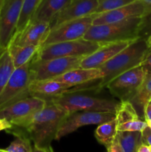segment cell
<instances>
[{"label":"cell","mask_w":151,"mask_h":152,"mask_svg":"<svg viewBox=\"0 0 151 152\" xmlns=\"http://www.w3.org/2000/svg\"><path fill=\"white\" fill-rule=\"evenodd\" d=\"M68 113L47 100L45 106L32 115L12 123V126L25 132L34 145L41 148L51 147L56 134Z\"/></svg>","instance_id":"6da1fadb"},{"label":"cell","mask_w":151,"mask_h":152,"mask_svg":"<svg viewBox=\"0 0 151 152\" xmlns=\"http://www.w3.org/2000/svg\"><path fill=\"white\" fill-rule=\"evenodd\" d=\"M150 49L147 39L141 37L99 67L104 76L98 83L97 90L101 91L106 88L111 80L122 73L140 65Z\"/></svg>","instance_id":"7a4b0ae2"},{"label":"cell","mask_w":151,"mask_h":152,"mask_svg":"<svg viewBox=\"0 0 151 152\" xmlns=\"http://www.w3.org/2000/svg\"><path fill=\"white\" fill-rule=\"evenodd\" d=\"M144 17H134L113 23L92 25L83 39L100 43L136 40L144 26Z\"/></svg>","instance_id":"3957f363"},{"label":"cell","mask_w":151,"mask_h":152,"mask_svg":"<svg viewBox=\"0 0 151 152\" xmlns=\"http://www.w3.org/2000/svg\"><path fill=\"white\" fill-rule=\"evenodd\" d=\"M47 100L51 102L59 109L68 114L76 111H105L115 113L120 104V102H117L116 100L95 97L76 92L64 94Z\"/></svg>","instance_id":"277c9868"},{"label":"cell","mask_w":151,"mask_h":152,"mask_svg":"<svg viewBox=\"0 0 151 152\" xmlns=\"http://www.w3.org/2000/svg\"><path fill=\"white\" fill-rule=\"evenodd\" d=\"M102 43L79 39L42 45L35 56L36 60H46L59 57L86 56L96 51Z\"/></svg>","instance_id":"5b68a950"},{"label":"cell","mask_w":151,"mask_h":152,"mask_svg":"<svg viewBox=\"0 0 151 152\" xmlns=\"http://www.w3.org/2000/svg\"><path fill=\"white\" fill-rule=\"evenodd\" d=\"M32 60L14 68L0 94V109L30 95L28 87L32 80L30 69Z\"/></svg>","instance_id":"8992f818"},{"label":"cell","mask_w":151,"mask_h":152,"mask_svg":"<svg viewBox=\"0 0 151 152\" xmlns=\"http://www.w3.org/2000/svg\"><path fill=\"white\" fill-rule=\"evenodd\" d=\"M84 56L59 57L46 60L31 62V81L51 80L65 74L70 70L80 68V63Z\"/></svg>","instance_id":"52a82bcc"},{"label":"cell","mask_w":151,"mask_h":152,"mask_svg":"<svg viewBox=\"0 0 151 152\" xmlns=\"http://www.w3.org/2000/svg\"><path fill=\"white\" fill-rule=\"evenodd\" d=\"M146 73L142 65L125 71L111 80L106 88L120 101H130L143 83Z\"/></svg>","instance_id":"ba28073f"},{"label":"cell","mask_w":151,"mask_h":152,"mask_svg":"<svg viewBox=\"0 0 151 152\" xmlns=\"http://www.w3.org/2000/svg\"><path fill=\"white\" fill-rule=\"evenodd\" d=\"M115 118V113L105 111H76L70 113L63 120L55 140L73 133L79 128L90 125H100Z\"/></svg>","instance_id":"9c48e42d"},{"label":"cell","mask_w":151,"mask_h":152,"mask_svg":"<svg viewBox=\"0 0 151 152\" xmlns=\"http://www.w3.org/2000/svg\"><path fill=\"white\" fill-rule=\"evenodd\" d=\"M93 15H89L51 28L42 45L82 39L93 25Z\"/></svg>","instance_id":"30bf717a"},{"label":"cell","mask_w":151,"mask_h":152,"mask_svg":"<svg viewBox=\"0 0 151 152\" xmlns=\"http://www.w3.org/2000/svg\"><path fill=\"white\" fill-rule=\"evenodd\" d=\"M23 0H3L0 12V48H7L21 14Z\"/></svg>","instance_id":"8fae6325"},{"label":"cell","mask_w":151,"mask_h":152,"mask_svg":"<svg viewBox=\"0 0 151 152\" xmlns=\"http://www.w3.org/2000/svg\"><path fill=\"white\" fill-rule=\"evenodd\" d=\"M46 104L47 100L43 98L30 95L0 109V119H6L12 123L40 111Z\"/></svg>","instance_id":"7c38bea8"},{"label":"cell","mask_w":151,"mask_h":152,"mask_svg":"<svg viewBox=\"0 0 151 152\" xmlns=\"http://www.w3.org/2000/svg\"><path fill=\"white\" fill-rule=\"evenodd\" d=\"M134 41L135 40H126L102 43V45L96 51L83 58L80 63V68H99Z\"/></svg>","instance_id":"4fadbf2b"},{"label":"cell","mask_w":151,"mask_h":152,"mask_svg":"<svg viewBox=\"0 0 151 152\" xmlns=\"http://www.w3.org/2000/svg\"><path fill=\"white\" fill-rule=\"evenodd\" d=\"M144 7L142 2L140 0H136L130 4L114 10L93 13L92 14L93 16V25L113 23L134 17H144Z\"/></svg>","instance_id":"5bb4252c"},{"label":"cell","mask_w":151,"mask_h":152,"mask_svg":"<svg viewBox=\"0 0 151 152\" xmlns=\"http://www.w3.org/2000/svg\"><path fill=\"white\" fill-rule=\"evenodd\" d=\"M50 30V22H30L23 31L13 34L9 45L19 46H41Z\"/></svg>","instance_id":"9a60e30c"},{"label":"cell","mask_w":151,"mask_h":152,"mask_svg":"<svg viewBox=\"0 0 151 152\" xmlns=\"http://www.w3.org/2000/svg\"><path fill=\"white\" fill-rule=\"evenodd\" d=\"M99 0H75L61 10L50 22V28L68 21L79 19L95 13Z\"/></svg>","instance_id":"2e32d148"},{"label":"cell","mask_w":151,"mask_h":152,"mask_svg":"<svg viewBox=\"0 0 151 152\" xmlns=\"http://www.w3.org/2000/svg\"><path fill=\"white\" fill-rule=\"evenodd\" d=\"M74 87L75 86H70L51 79L33 80L30 83L28 91L32 96H38L47 100L54 96L71 92Z\"/></svg>","instance_id":"e0dca14e"},{"label":"cell","mask_w":151,"mask_h":152,"mask_svg":"<svg viewBox=\"0 0 151 152\" xmlns=\"http://www.w3.org/2000/svg\"><path fill=\"white\" fill-rule=\"evenodd\" d=\"M103 76V72L99 68H78L70 70L53 80L69 85L70 86H78L96 80H100Z\"/></svg>","instance_id":"ac0fdd59"},{"label":"cell","mask_w":151,"mask_h":152,"mask_svg":"<svg viewBox=\"0 0 151 152\" xmlns=\"http://www.w3.org/2000/svg\"><path fill=\"white\" fill-rule=\"evenodd\" d=\"M73 0H42L30 22H51L55 16ZM29 22V23H30Z\"/></svg>","instance_id":"d6986e66"},{"label":"cell","mask_w":151,"mask_h":152,"mask_svg":"<svg viewBox=\"0 0 151 152\" xmlns=\"http://www.w3.org/2000/svg\"><path fill=\"white\" fill-rule=\"evenodd\" d=\"M151 101V74H147L137 93L130 100L136 109L139 118H144V111Z\"/></svg>","instance_id":"ffe728a7"},{"label":"cell","mask_w":151,"mask_h":152,"mask_svg":"<svg viewBox=\"0 0 151 152\" xmlns=\"http://www.w3.org/2000/svg\"><path fill=\"white\" fill-rule=\"evenodd\" d=\"M39 45L19 46L8 45L7 49L13 60L14 68H18L30 62L39 50Z\"/></svg>","instance_id":"44dd1931"},{"label":"cell","mask_w":151,"mask_h":152,"mask_svg":"<svg viewBox=\"0 0 151 152\" xmlns=\"http://www.w3.org/2000/svg\"><path fill=\"white\" fill-rule=\"evenodd\" d=\"M116 119L99 125L95 131V137L98 142L107 148L115 141L118 133Z\"/></svg>","instance_id":"7402d4cb"},{"label":"cell","mask_w":151,"mask_h":152,"mask_svg":"<svg viewBox=\"0 0 151 152\" xmlns=\"http://www.w3.org/2000/svg\"><path fill=\"white\" fill-rule=\"evenodd\" d=\"M7 133L11 134L15 137V139L5 151L7 152H32L33 147L31 140L28 135L21 129L12 126L10 129L5 131Z\"/></svg>","instance_id":"603a6c76"},{"label":"cell","mask_w":151,"mask_h":152,"mask_svg":"<svg viewBox=\"0 0 151 152\" xmlns=\"http://www.w3.org/2000/svg\"><path fill=\"white\" fill-rule=\"evenodd\" d=\"M117 140L124 152H138L142 145L141 132H119L116 136Z\"/></svg>","instance_id":"cb8c5ba5"},{"label":"cell","mask_w":151,"mask_h":152,"mask_svg":"<svg viewBox=\"0 0 151 152\" xmlns=\"http://www.w3.org/2000/svg\"><path fill=\"white\" fill-rule=\"evenodd\" d=\"M42 0H23L21 14L14 34L23 31L29 24Z\"/></svg>","instance_id":"d4e9b609"},{"label":"cell","mask_w":151,"mask_h":152,"mask_svg":"<svg viewBox=\"0 0 151 152\" xmlns=\"http://www.w3.org/2000/svg\"><path fill=\"white\" fill-rule=\"evenodd\" d=\"M13 60L7 48L0 53V94L14 70Z\"/></svg>","instance_id":"484cf974"},{"label":"cell","mask_w":151,"mask_h":152,"mask_svg":"<svg viewBox=\"0 0 151 152\" xmlns=\"http://www.w3.org/2000/svg\"><path fill=\"white\" fill-rule=\"evenodd\" d=\"M115 119L118 125L140 118L130 101H120L119 105L115 111Z\"/></svg>","instance_id":"4316f807"},{"label":"cell","mask_w":151,"mask_h":152,"mask_svg":"<svg viewBox=\"0 0 151 152\" xmlns=\"http://www.w3.org/2000/svg\"><path fill=\"white\" fill-rule=\"evenodd\" d=\"M136 0H99V4L95 13L109 11L130 4Z\"/></svg>","instance_id":"83f0119b"},{"label":"cell","mask_w":151,"mask_h":152,"mask_svg":"<svg viewBox=\"0 0 151 152\" xmlns=\"http://www.w3.org/2000/svg\"><path fill=\"white\" fill-rule=\"evenodd\" d=\"M147 126L146 121L139 120H131L118 125V131L119 132H142Z\"/></svg>","instance_id":"f1b7e54d"},{"label":"cell","mask_w":151,"mask_h":152,"mask_svg":"<svg viewBox=\"0 0 151 152\" xmlns=\"http://www.w3.org/2000/svg\"><path fill=\"white\" fill-rule=\"evenodd\" d=\"M142 144L151 146V128L147 126L142 132Z\"/></svg>","instance_id":"f546056e"},{"label":"cell","mask_w":151,"mask_h":152,"mask_svg":"<svg viewBox=\"0 0 151 152\" xmlns=\"http://www.w3.org/2000/svg\"><path fill=\"white\" fill-rule=\"evenodd\" d=\"M141 65L142 66L146 74H151V48L147 54L146 57L144 58V61L141 64Z\"/></svg>","instance_id":"4dcf8cb0"},{"label":"cell","mask_w":151,"mask_h":152,"mask_svg":"<svg viewBox=\"0 0 151 152\" xmlns=\"http://www.w3.org/2000/svg\"><path fill=\"white\" fill-rule=\"evenodd\" d=\"M107 152H124L117 138H115V141L113 142L110 146H109L107 148Z\"/></svg>","instance_id":"1f68e13d"},{"label":"cell","mask_w":151,"mask_h":152,"mask_svg":"<svg viewBox=\"0 0 151 152\" xmlns=\"http://www.w3.org/2000/svg\"><path fill=\"white\" fill-rule=\"evenodd\" d=\"M144 7V17L147 18L151 15V0H140Z\"/></svg>","instance_id":"d6a6232c"},{"label":"cell","mask_w":151,"mask_h":152,"mask_svg":"<svg viewBox=\"0 0 151 152\" xmlns=\"http://www.w3.org/2000/svg\"><path fill=\"white\" fill-rule=\"evenodd\" d=\"M12 127V124L6 119H0V132L6 131Z\"/></svg>","instance_id":"836d02e7"},{"label":"cell","mask_w":151,"mask_h":152,"mask_svg":"<svg viewBox=\"0 0 151 152\" xmlns=\"http://www.w3.org/2000/svg\"><path fill=\"white\" fill-rule=\"evenodd\" d=\"M144 121L151 120V101L147 104L144 111Z\"/></svg>","instance_id":"e575fe53"},{"label":"cell","mask_w":151,"mask_h":152,"mask_svg":"<svg viewBox=\"0 0 151 152\" xmlns=\"http://www.w3.org/2000/svg\"><path fill=\"white\" fill-rule=\"evenodd\" d=\"M32 152H53L52 147H50L48 148H41V147L36 146L34 145L33 147V151Z\"/></svg>","instance_id":"d590c367"},{"label":"cell","mask_w":151,"mask_h":152,"mask_svg":"<svg viewBox=\"0 0 151 152\" xmlns=\"http://www.w3.org/2000/svg\"><path fill=\"white\" fill-rule=\"evenodd\" d=\"M150 147L148 145L142 144L140 147H139L138 152H150Z\"/></svg>","instance_id":"8d00e7d4"},{"label":"cell","mask_w":151,"mask_h":152,"mask_svg":"<svg viewBox=\"0 0 151 152\" xmlns=\"http://www.w3.org/2000/svg\"><path fill=\"white\" fill-rule=\"evenodd\" d=\"M147 41L148 45H149L150 47L151 48V34L149 36V37H148L147 39Z\"/></svg>","instance_id":"74e56055"},{"label":"cell","mask_w":151,"mask_h":152,"mask_svg":"<svg viewBox=\"0 0 151 152\" xmlns=\"http://www.w3.org/2000/svg\"><path fill=\"white\" fill-rule=\"evenodd\" d=\"M146 123L147 124V126L151 128V120H147V121H146Z\"/></svg>","instance_id":"f35d334b"},{"label":"cell","mask_w":151,"mask_h":152,"mask_svg":"<svg viewBox=\"0 0 151 152\" xmlns=\"http://www.w3.org/2000/svg\"><path fill=\"white\" fill-rule=\"evenodd\" d=\"M2 1H3V0H0V12H1V5H2Z\"/></svg>","instance_id":"ab89813d"},{"label":"cell","mask_w":151,"mask_h":152,"mask_svg":"<svg viewBox=\"0 0 151 152\" xmlns=\"http://www.w3.org/2000/svg\"><path fill=\"white\" fill-rule=\"evenodd\" d=\"M0 152H7L4 149H0Z\"/></svg>","instance_id":"60d3db41"},{"label":"cell","mask_w":151,"mask_h":152,"mask_svg":"<svg viewBox=\"0 0 151 152\" xmlns=\"http://www.w3.org/2000/svg\"><path fill=\"white\" fill-rule=\"evenodd\" d=\"M4 49H5V48H0V53L3 51V50H4Z\"/></svg>","instance_id":"b9f144b4"},{"label":"cell","mask_w":151,"mask_h":152,"mask_svg":"<svg viewBox=\"0 0 151 152\" xmlns=\"http://www.w3.org/2000/svg\"><path fill=\"white\" fill-rule=\"evenodd\" d=\"M150 152H151V146H150Z\"/></svg>","instance_id":"7bdbcfd3"},{"label":"cell","mask_w":151,"mask_h":152,"mask_svg":"<svg viewBox=\"0 0 151 152\" xmlns=\"http://www.w3.org/2000/svg\"><path fill=\"white\" fill-rule=\"evenodd\" d=\"M73 1H75V0H73Z\"/></svg>","instance_id":"ee69618b"},{"label":"cell","mask_w":151,"mask_h":152,"mask_svg":"<svg viewBox=\"0 0 151 152\" xmlns=\"http://www.w3.org/2000/svg\"><path fill=\"white\" fill-rule=\"evenodd\" d=\"M53 152H54V151H53Z\"/></svg>","instance_id":"f6af8a7d"}]
</instances>
